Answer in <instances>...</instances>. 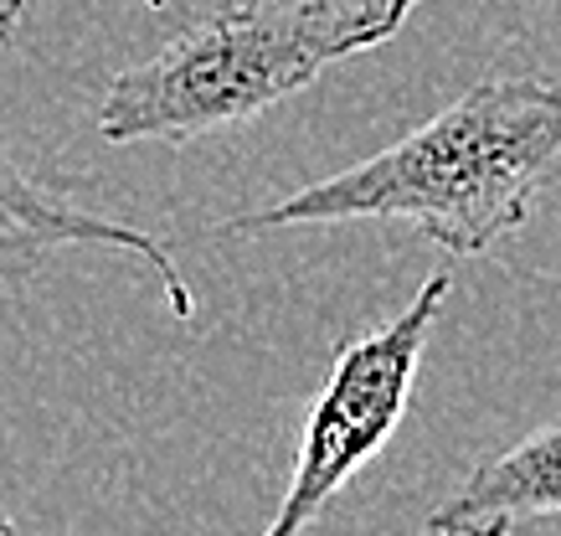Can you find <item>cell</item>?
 Listing matches in <instances>:
<instances>
[{"instance_id":"obj_4","label":"cell","mask_w":561,"mask_h":536,"mask_svg":"<svg viewBox=\"0 0 561 536\" xmlns=\"http://www.w3.org/2000/svg\"><path fill=\"white\" fill-rule=\"evenodd\" d=\"M51 248H114V253H135L160 278V295H165L175 320L196 315L191 284L175 269L171 253H165V242L129 223H114V217H99V212H88V207H72L68 196H57L36 175H26V166L0 145V263H32L42 253H51Z\"/></svg>"},{"instance_id":"obj_8","label":"cell","mask_w":561,"mask_h":536,"mask_svg":"<svg viewBox=\"0 0 561 536\" xmlns=\"http://www.w3.org/2000/svg\"><path fill=\"white\" fill-rule=\"evenodd\" d=\"M150 5H154V11H165V5H171V0H150Z\"/></svg>"},{"instance_id":"obj_6","label":"cell","mask_w":561,"mask_h":536,"mask_svg":"<svg viewBox=\"0 0 561 536\" xmlns=\"http://www.w3.org/2000/svg\"><path fill=\"white\" fill-rule=\"evenodd\" d=\"M26 16V0H0V36H11Z\"/></svg>"},{"instance_id":"obj_2","label":"cell","mask_w":561,"mask_h":536,"mask_svg":"<svg viewBox=\"0 0 561 536\" xmlns=\"http://www.w3.org/2000/svg\"><path fill=\"white\" fill-rule=\"evenodd\" d=\"M423 0H232L114 72L99 104L108 145L186 139L253 124L345 57L376 53Z\"/></svg>"},{"instance_id":"obj_7","label":"cell","mask_w":561,"mask_h":536,"mask_svg":"<svg viewBox=\"0 0 561 536\" xmlns=\"http://www.w3.org/2000/svg\"><path fill=\"white\" fill-rule=\"evenodd\" d=\"M0 536H16V526H11V516L0 511Z\"/></svg>"},{"instance_id":"obj_1","label":"cell","mask_w":561,"mask_h":536,"mask_svg":"<svg viewBox=\"0 0 561 536\" xmlns=\"http://www.w3.org/2000/svg\"><path fill=\"white\" fill-rule=\"evenodd\" d=\"M557 171L561 88L541 78H490L351 171L227 217L221 238L320 223H408L448 253L479 259L530 223Z\"/></svg>"},{"instance_id":"obj_3","label":"cell","mask_w":561,"mask_h":536,"mask_svg":"<svg viewBox=\"0 0 561 536\" xmlns=\"http://www.w3.org/2000/svg\"><path fill=\"white\" fill-rule=\"evenodd\" d=\"M448 289H454V278L433 274L402 315H391L387 326L366 330L335 351L320 398L309 402L289 490L263 526V536H305L324 516V505L341 495V484L356 480L381 454V444L402 429L412 387H417V366H423Z\"/></svg>"},{"instance_id":"obj_5","label":"cell","mask_w":561,"mask_h":536,"mask_svg":"<svg viewBox=\"0 0 561 536\" xmlns=\"http://www.w3.org/2000/svg\"><path fill=\"white\" fill-rule=\"evenodd\" d=\"M561 516V423L515 438L433 505L427 536H515L520 526Z\"/></svg>"}]
</instances>
